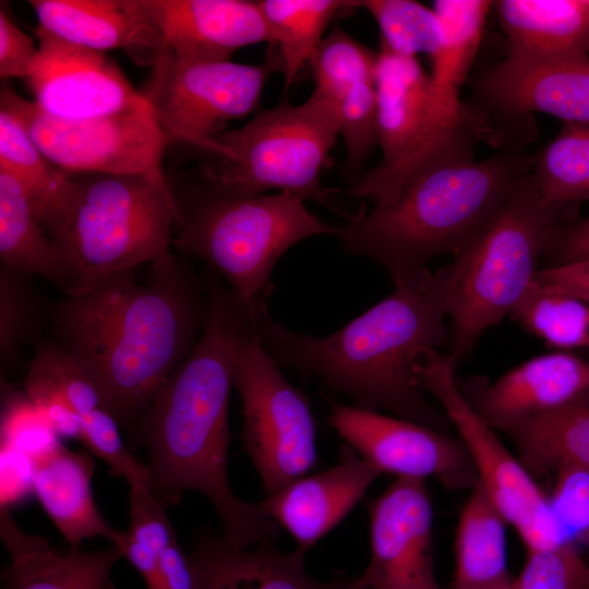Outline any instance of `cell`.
Segmentation results:
<instances>
[{
  "label": "cell",
  "mask_w": 589,
  "mask_h": 589,
  "mask_svg": "<svg viewBox=\"0 0 589 589\" xmlns=\"http://www.w3.org/2000/svg\"><path fill=\"white\" fill-rule=\"evenodd\" d=\"M488 118L493 146L524 147L537 135L536 112L589 123V57L540 59L507 52L480 74L471 100Z\"/></svg>",
  "instance_id": "4fadbf2b"
},
{
  "label": "cell",
  "mask_w": 589,
  "mask_h": 589,
  "mask_svg": "<svg viewBox=\"0 0 589 589\" xmlns=\"http://www.w3.org/2000/svg\"><path fill=\"white\" fill-rule=\"evenodd\" d=\"M303 556L299 549L285 553L272 544L236 548L208 534L188 554L193 589H357L354 577L312 578Z\"/></svg>",
  "instance_id": "7402d4cb"
},
{
  "label": "cell",
  "mask_w": 589,
  "mask_h": 589,
  "mask_svg": "<svg viewBox=\"0 0 589 589\" xmlns=\"http://www.w3.org/2000/svg\"><path fill=\"white\" fill-rule=\"evenodd\" d=\"M259 309L226 287L209 291L204 330L136 424L147 450L149 490L167 508L191 490L209 500L221 539L236 548L272 544L279 526L260 505L239 498L228 477V407L237 359L259 335Z\"/></svg>",
  "instance_id": "6da1fadb"
},
{
  "label": "cell",
  "mask_w": 589,
  "mask_h": 589,
  "mask_svg": "<svg viewBox=\"0 0 589 589\" xmlns=\"http://www.w3.org/2000/svg\"><path fill=\"white\" fill-rule=\"evenodd\" d=\"M460 392L494 430L505 432L534 417L556 410L589 390V362L564 352L534 357L494 382L474 377Z\"/></svg>",
  "instance_id": "d6986e66"
},
{
  "label": "cell",
  "mask_w": 589,
  "mask_h": 589,
  "mask_svg": "<svg viewBox=\"0 0 589 589\" xmlns=\"http://www.w3.org/2000/svg\"><path fill=\"white\" fill-rule=\"evenodd\" d=\"M515 589H589V561L570 542L528 551Z\"/></svg>",
  "instance_id": "74e56055"
},
{
  "label": "cell",
  "mask_w": 589,
  "mask_h": 589,
  "mask_svg": "<svg viewBox=\"0 0 589 589\" xmlns=\"http://www.w3.org/2000/svg\"><path fill=\"white\" fill-rule=\"evenodd\" d=\"M106 589H117V588H116V586L112 584V581H110V582L107 585Z\"/></svg>",
  "instance_id": "bcb514c9"
},
{
  "label": "cell",
  "mask_w": 589,
  "mask_h": 589,
  "mask_svg": "<svg viewBox=\"0 0 589 589\" xmlns=\"http://www.w3.org/2000/svg\"><path fill=\"white\" fill-rule=\"evenodd\" d=\"M377 52L340 27L324 36L309 60L314 91L339 104L353 88L373 83Z\"/></svg>",
  "instance_id": "d590c367"
},
{
  "label": "cell",
  "mask_w": 589,
  "mask_h": 589,
  "mask_svg": "<svg viewBox=\"0 0 589 589\" xmlns=\"http://www.w3.org/2000/svg\"><path fill=\"white\" fill-rule=\"evenodd\" d=\"M173 196L172 247L204 260L247 301L264 298L271 273L288 249L310 237L334 235V226L288 192L240 194L205 183Z\"/></svg>",
  "instance_id": "52a82bcc"
},
{
  "label": "cell",
  "mask_w": 589,
  "mask_h": 589,
  "mask_svg": "<svg viewBox=\"0 0 589 589\" xmlns=\"http://www.w3.org/2000/svg\"><path fill=\"white\" fill-rule=\"evenodd\" d=\"M457 365L449 352L428 349L418 360L416 374L420 388L434 397L458 432L476 470L477 483L516 529L528 551L566 543L549 496L460 392Z\"/></svg>",
  "instance_id": "9c48e42d"
},
{
  "label": "cell",
  "mask_w": 589,
  "mask_h": 589,
  "mask_svg": "<svg viewBox=\"0 0 589 589\" xmlns=\"http://www.w3.org/2000/svg\"><path fill=\"white\" fill-rule=\"evenodd\" d=\"M1 265L39 276L64 290L65 276L53 243L21 182L0 169Z\"/></svg>",
  "instance_id": "f1b7e54d"
},
{
  "label": "cell",
  "mask_w": 589,
  "mask_h": 589,
  "mask_svg": "<svg viewBox=\"0 0 589 589\" xmlns=\"http://www.w3.org/2000/svg\"><path fill=\"white\" fill-rule=\"evenodd\" d=\"M129 517L127 536L156 556L178 540L166 507L146 486L130 488Z\"/></svg>",
  "instance_id": "ab89813d"
},
{
  "label": "cell",
  "mask_w": 589,
  "mask_h": 589,
  "mask_svg": "<svg viewBox=\"0 0 589 589\" xmlns=\"http://www.w3.org/2000/svg\"><path fill=\"white\" fill-rule=\"evenodd\" d=\"M453 267L435 272L422 291H395L326 337L293 332L268 321L261 330L271 357L358 407L386 409L396 417L443 432L447 418L425 398L416 374L420 356L449 345L448 298Z\"/></svg>",
  "instance_id": "3957f363"
},
{
  "label": "cell",
  "mask_w": 589,
  "mask_h": 589,
  "mask_svg": "<svg viewBox=\"0 0 589 589\" xmlns=\"http://www.w3.org/2000/svg\"><path fill=\"white\" fill-rule=\"evenodd\" d=\"M141 94L169 140L216 154L215 137L259 104L269 75L281 72L275 53L262 64L183 62L170 52L154 56Z\"/></svg>",
  "instance_id": "30bf717a"
},
{
  "label": "cell",
  "mask_w": 589,
  "mask_h": 589,
  "mask_svg": "<svg viewBox=\"0 0 589 589\" xmlns=\"http://www.w3.org/2000/svg\"><path fill=\"white\" fill-rule=\"evenodd\" d=\"M339 122L338 104L315 91L300 105L281 100L215 137L217 159L204 166L205 183L240 194L277 189L330 206L321 173L339 135Z\"/></svg>",
  "instance_id": "ba28073f"
},
{
  "label": "cell",
  "mask_w": 589,
  "mask_h": 589,
  "mask_svg": "<svg viewBox=\"0 0 589 589\" xmlns=\"http://www.w3.org/2000/svg\"><path fill=\"white\" fill-rule=\"evenodd\" d=\"M373 85L381 167L434 146L467 109L459 95L433 83L417 58L383 46L376 55Z\"/></svg>",
  "instance_id": "2e32d148"
},
{
  "label": "cell",
  "mask_w": 589,
  "mask_h": 589,
  "mask_svg": "<svg viewBox=\"0 0 589 589\" xmlns=\"http://www.w3.org/2000/svg\"><path fill=\"white\" fill-rule=\"evenodd\" d=\"M557 349L589 348V301L541 290L533 284L509 315Z\"/></svg>",
  "instance_id": "836d02e7"
},
{
  "label": "cell",
  "mask_w": 589,
  "mask_h": 589,
  "mask_svg": "<svg viewBox=\"0 0 589 589\" xmlns=\"http://www.w3.org/2000/svg\"><path fill=\"white\" fill-rule=\"evenodd\" d=\"M339 135L345 148V171L357 172L377 141L376 101L373 83L353 88L339 104Z\"/></svg>",
  "instance_id": "f35d334b"
},
{
  "label": "cell",
  "mask_w": 589,
  "mask_h": 589,
  "mask_svg": "<svg viewBox=\"0 0 589 589\" xmlns=\"http://www.w3.org/2000/svg\"><path fill=\"white\" fill-rule=\"evenodd\" d=\"M44 225L60 257L64 292L151 264L170 252L177 221L165 177L75 173Z\"/></svg>",
  "instance_id": "5b68a950"
},
{
  "label": "cell",
  "mask_w": 589,
  "mask_h": 589,
  "mask_svg": "<svg viewBox=\"0 0 589 589\" xmlns=\"http://www.w3.org/2000/svg\"><path fill=\"white\" fill-rule=\"evenodd\" d=\"M32 469L33 491L71 549L96 537L111 545L119 542L123 531L104 518L95 502L94 461L88 454L56 443L36 457Z\"/></svg>",
  "instance_id": "d4e9b609"
},
{
  "label": "cell",
  "mask_w": 589,
  "mask_h": 589,
  "mask_svg": "<svg viewBox=\"0 0 589 589\" xmlns=\"http://www.w3.org/2000/svg\"><path fill=\"white\" fill-rule=\"evenodd\" d=\"M36 58L26 77L35 105L59 120H86L151 109L103 51L81 47L36 27Z\"/></svg>",
  "instance_id": "9a60e30c"
},
{
  "label": "cell",
  "mask_w": 589,
  "mask_h": 589,
  "mask_svg": "<svg viewBox=\"0 0 589 589\" xmlns=\"http://www.w3.org/2000/svg\"><path fill=\"white\" fill-rule=\"evenodd\" d=\"M167 43L183 62L229 61L240 48L271 43L257 1L140 0Z\"/></svg>",
  "instance_id": "ffe728a7"
},
{
  "label": "cell",
  "mask_w": 589,
  "mask_h": 589,
  "mask_svg": "<svg viewBox=\"0 0 589 589\" xmlns=\"http://www.w3.org/2000/svg\"><path fill=\"white\" fill-rule=\"evenodd\" d=\"M576 205L544 200L529 173L491 224L453 262L449 353L459 363L526 294L548 245Z\"/></svg>",
  "instance_id": "8992f818"
},
{
  "label": "cell",
  "mask_w": 589,
  "mask_h": 589,
  "mask_svg": "<svg viewBox=\"0 0 589 589\" xmlns=\"http://www.w3.org/2000/svg\"><path fill=\"white\" fill-rule=\"evenodd\" d=\"M506 525L476 483L456 529L453 589H497L512 580L507 570Z\"/></svg>",
  "instance_id": "83f0119b"
},
{
  "label": "cell",
  "mask_w": 589,
  "mask_h": 589,
  "mask_svg": "<svg viewBox=\"0 0 589 589\" xmlns=\"http://www.w3.org/2000/svg\"><path fill=\"white\" fill-rule=\"evenodd\" d=\"M497 589H515L514 579H512L510 581L506 582L505 585L501 586Z\"/></svg>",
  "instance_id": "f6af8a7d"
},
{
  "label": "cell",
  "mask_w": 589,
  "mask_h": 589,
  "mask_svg": "<svg viewBox=\"0 0 589 589\" xmlns=\"http://www.w3.org/2000/svg\"><path fill=\"white\" fill-rule=\"evenodd\" d=\"M34 277L0 265V362L1 373L19 364L24 349L40 340L43 302Z\"/></svg>",
  "instance_id": "e575fe53"
},
{
  "label": "cell",
  "mask_w": 589,
  "mask_h": 589,
  "mask_svg": "<svg viewBox=\"0 0 589 589\" xmlns=\"http://www.w3.org/2000/svg\"><path fill=\"white\" fill-rule=\"evenodd\" d=\"M38 48L0 7V76L26 79Z\"/></svg>",
  "instance_id": "60d3db41"
},
{
  "label": "cell",
  "mask_w": 589,
  "mask_h": 589,
  "mask_svg": "<svg viewBox=\"0 0 589 589\" xmlns=\"http://www.w3.org/2000/svg\"><path fill=\"white\" fill-rule=\"evenodd\" d=\"M113 546L120 550L122 556L125 557L141 575L147 589H170L159 566L157 556L131 540L125 531H123L120 541Z\"/></svg>",
  "instance_id": "ee69618b"
},
{
  "label": "cell",
  "mask_w": 589,
  "mask_h": 589,
  "mask_svg": "<svg viewBox=\"0 0 589 589\" xmlns=\"http://www.w3.org/2000/svg\"><path fill=\"white\" fill-rule=\"evenodd\" d=\"M530 173L550 203L588 201L589 123H564L556 136L532 155Z\"/></svg>",
  "instance_id": "d6a6232c"
},
{
  "label": "cell",
  "mask_w": 589,
  "mask_h": 589,
  "mask_svg": "<svg viewBox=\"0 0 589 589\" xmlns=\"http://www.w3.org/2000/svg\"><path fill=\"white\" fill-rule=\"evenodd\" d=\"M543 257L544 267L589 259V215L561 226L552 237Z\"/></svg>",
  "instance_id": "b9f144b4"
},
{
  "label": "cell",
  "mask_w": 589,
  "mask_h": 589,
  "mask_svg": "<svg viewBox=\"0 0 589 589\" xmlns=\"http://www.w3.org/2000/svg\"><path fill=\"white\" fill-rule=\"evenodd\" d=\"M29 4L37 27L68 43L103 52L144 51L148 64L155 55L169 52L140 0H31Z\"/></svg>",
  "instance_id": "603a6c76"
},
{
  "label": "cell",
  "mask_w": 589,
  "mask_h": 589,
  "mask_svg": "<svg viewBox=\"0 0 589 589\" xmlns=\"http://www.w3.org/2000/svg\"><path fill=\"white\" fill-rule=\"evenodd\" d=\"M257 4L277 50L286 87L309 63L329 22L360 8V1L345 0H260Z\"/></svg>",
  "instance_id": "f546056e"
},
{
  "label": "cell",
  "mask_w": 589,
  "mask_h": 589,
  "mask_svg": "<svg viewBox=\"0 0 589 589\" xmlns=\"http://www.w3.org/2000/svg\"><path fill=\"white\" fill-rule=\"evenodd\" d=\"M489 0H436L432 2L441 26V45L431 60V79L445 92L459 95L476 59L488 15Z\"/></svg>",
  "instance_id": "1f68e13d"
},
{
  "label": "cell",
  "mask_w": 589,
  "mask_h": 589,
  "mask_svg": "<svg viewBox=\"0 0 589 589\" xmlns=\"http://www.w3.org/2000/svg\"><path fill=\"white\" fill-rule=\"evenodd\" d=\"M33 348L23 387L37 411L103 461L118 459L125 449L121 426L93 380L55 340Z\"/></svg>",
  "instance_id": "ac0fdd59"
},
{
  "label": "cell",
  "mask_w": 589,
  "mask_h": 589,
  "mask_svg": "<svg viewBox=\"0 0 589 589\" xmlns=\"http://www.w3.org/2000/svg\"><path fill=\"white\" fill-rule=\"evenodd\" d=\"M532 155L505 147L480 161H456L425 169L387 201L334 226L341 249L381 265L395 287L424 290L429 262L457 255L496 217L529 173Z\"/></svg>",
  "instance_id": "277c9868"
},
{
  "label": "cell",
  "mask_w": 589,
  "mask_h": 589,
  "mask_svg": "<svg viewBox=\"0 0 589 589\" xmlns=\"http://www.w3.org/2000/svg\"><path fill=\"white\" fill-rule=\"evenodd\" d=\"M235 387L242 401L241 440L266 494L316 464L315 421L306 397L283 375L261 334L240 350Z\"/></svg>",
  "instance_id": "8fae6325"
},
{
  "label": "cell",
  "mask_w": 589,
  "mask_h": 589,
  "mask_svg": "<svg viewBox=\"0 0 589 589\" xmlns=\"http://www.w3.org/2000/svg\"><path fill=\"white\" fill-rule=\"evenodd\" d=\"M0 536L10 558L2 574L4 589H106L123 557L113 545L58 550L47 539L23 531L7 506L0 510Z\"/></svg>",
  "instance_id": "cb8c5ba5"
},
{
  "label": "cell",
  "mask_w": 589,
  "mask_h": 589,
  "mask_svg": "<svg viewBox=\"0 0 589 589\" xmlns=\"http://www.w3.org/2000/svg\"><path fill=\"white\" fill-rule=\"evenodd\" d=\"M381 32V46L392 52L432 58L441 45V26L432 8L413 0H361Z\"/></svg>",
  "instance_id": "8d00e7d4"
},
{
  "label": "cell",
  "mask_w": 589,
  "mask_h": 589,
  "mask_svg": "<svg viewBox=\"0 0 589 589\" xmlns=\"http://www.w3.org/2000/svg\"><path fill=\"white\" fill-rule=\"evenodd\" d=\"M492 12L508 52L540 59L589 57V0H498Z\"/></svg>",
  "instance_id": "484cf974"
},
{
  "label": "cell",
  "mask_w": 589,
  "mask_h": 589,
  "mask_svg": "<svg viewBox=\"0 0 589 589\" xmlns=\"http://www.w3.org/2000/svg\"><path fill=\"white\" fill-rule=\"evenodd\" d=\"M380 474L346 445L337 465L288 482L259 505L305 552L344 519Z\"/></svg>",
  "instance_id": "44dd1931"
},
{
  "label": "cell",
  "mask_w": 589,
  "mask_h": 589,
  "mask_svg": "<svg viewBox=\"0 0 589 589\" xmlns=\"http://www.w3.org/2000/svg\"><path fill=\"white\" fill-rule=\"evenodd\" d=\"M64 296L50 316L55 341L98 387L121 428L136 426L200 339L209 312L204 275L171 252Z\"/></svg>",
  "instance_id": "7a4b0ae2"
},
{
  "label": "cell",
  "mask_w": 589,
  "mask_h": 589,
  "mask_svg": "<svg viewBox=\"0 0 589 589\" xmlns=\"http://www.w3.org/2000/svg\"><path fill=\"white\" fill-rule=\"evenodd\" d=\"M534 284L546 292L589 301V259L540 268Z\"/></svg>",
  "instance_id": "7bdbcfd3"
},
{
  "label": "cell",
  "mask_w": 589,
  "mask_h": 589,
  "mask_svg": "<svg viewBox=\"0 0 589 589\" xmlns=\"http://www.w3.org/2000/svg\"><path fill=\"white\" fill-rule=\"evenodd\" d=\"M0 108L11 112L41 152L69 175H144L164 178L163 155L169 137L151 109L122 111L86 120H59L9 87Z\"/></svg>",
  "instance_id": "7c38bea8"
},
{
  "label": "cell",
  "mask_w": 589,
  "mask_h": 589,
  "mask_svg": "<svg viewBox=\"0 0 589 589\" xmlns=\"http://www.w3.org/2000/svg\"><path fill=\"white\" fill-rule=\"evenodd\" d=\"M330 425L381 473L424 480L449 488H473L476 470L459 438L441 431L358 406L334 405Z\"/></svg>",
  "instance_id": "5bb4252c"
},
{
  "label": "cell",
  "mask_w": 589,
  "mask_h": 589,
  "mask_svg": "<svg viewBox=\"0 0 589 589\" xmlns=\"http://www.w3.org/2000/svg\"><path fill=\"white\" fill-rule=\"evenodd\" d=\"M0 169L24 187L43 227L58 211L72 183L71 175L50 161L21 122L3 108H0Z\"/></svg>",
  "instance_id": "4dcf8cb0"
},
{
  "label": "cell",
  "mask_w": 589,
  "mask_h": 589,
  "mask_svg": "<svg viewBox=\"0 0 589 589\" xmlns=\"http://www.w3.org/2000/svg\"><path fill=\"white\" fill-rule=\"evenodd\" d=\"M504 433L513 440L518 458L531 474L565 468L589 472V390Z\"/></svg>",
  "instance_id": "4316f807"
},
{
  "label": "cell",
  "mask_w": 589,
  "mask_h": 589,
  "mask_svg": "<svg viewBox=\"0 0 589 589\" xmlns=\"http://www.w3.org/2000/svg\"><path fill=\"white\" fill-rule=\"evenodd\" d=\"M370 561L357 589H440L432 555V503L424 480L398 478L371 502Z\"/></svg>",
  "instance_id": "e0dca14e"
}]
</instances>
